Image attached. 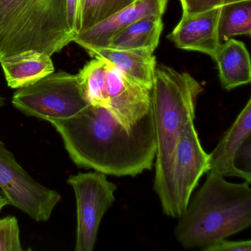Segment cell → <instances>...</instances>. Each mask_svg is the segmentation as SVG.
<instances>
[{
	"label": "cell",
	"instance_id": "obj_1",
	"mask_svg": "<svg viewBox=\"0 0 251 251\" xmlns=\"http://www.w3.org/2000/svg\"><path fill=\"white\" fill-rule=\"evenodd\" d=\"M72 161L106 176L135 177L152 170L156 136L151 111L126 127L105 107L89 104L73 117L48 120Z\"/></svg>",
	"mask_w": 251,
	"mask_h": 251
},
{
	"label": "cell",
	"instance_id": "obj_2",
	"mask_svg": "<svg viewBox=\"0 0 251 251\" xmlns=\"http://www.w3.org/2000/svg\"><path fill=\"white\" fill-rule=\"evenodd\" d=\"M251 183H230L210 172L205 183L189 201L175 228L186 249L206 248L251 225Z\"/></svg>",
	"mask_w": 251,
	"mask_h": 251
},
{
	"label": "cell",
	"instance_id": "obj_3",
	"mask_svg": "<svg viewBox=\"0 0 251 251\" xmlns=\"http://www.w3.org/2000/svg\"><path fill=\"white\" fill-rule=\"evenodd\" d=\"M203 89L188 73L156 64L151 90V107L156 136L153 189L165 214L176 145L185 125L195 120L198 97Z\"/></svg>",
	"mask_w": 251,
	"mask_h": 251
},
{
	"label": "cell",
	"instance_id": "obj_4",
	"mask_svg": "<svg viewBox=\"0 0 251 251\" xmlns=\"http://www.w3.org/2000/svg\"><path fill=\"white\" fill-rule=\"evenodd\" d=\"M74 39L67 0H0V58L30 51L51 56Z\"/></svg>",
	"mask_w": 251,
	"mask_h": 251
},
{
	"label": "cell",
	"instance_id": "obj_5",
	"mask_svg": "<svg viewBox=\"0 0 251 251\" xmlns=\"http://www.w3.org/2000/svg\"><path fill=\"white\" fill-rule=\"evenodd\" d=\"M12 104L26 115L48 121L73 117L90 103L77 75L62 72L19 88Z\"/></svg>",
	"mask_w": 251,
	"mask_h": 251
},
{
	"label": "cell",
	"instance_id": "obj_6",
	"mask_svg": "<svg viewBox=\"0 0 251 251\" xmlns=\"http://www.w3.org/2000/svg\"><path fill=\"white\" fill-rule=\"evenodd\" d=\"M67 183L74 190L77 207L75 251H92L100 224L115 201L117 185L100 172L72 175Z\"/></svg>",
	"mask_w": 251,
	"mask_h": 251
},
{
	"label": "cell",
	"instance_id": "obj_7",
	"mask_svg": "<svg viewBox=\"0 0 251 251\" xmlns=\"http://www.w3.org/2000/svg\"><path fill=\"white\" fill-rule=\"evenodd\" d=\"M0 189L8 198L10 205L36 222L48 221L61 200L59 192L33 178L1 140Z\"/></svg>",
	"mask_w": 251,
	"mask_h": 251
},
{
	"label": "cell",
	"instance_id": "obj_8",
	"mask_svg": "<svg viewBox=\"0 0 251 251\" xmlns=\"http://www.w3.org/2000/svg\"><path fill=\"white\" fill-rule=\"evenodd\" d=\"M208 170L209 154L202 148L192 120L185 125L176 145L170 202L165 215L179 218L183 214L200 179Z\"/></svg>",
	"mask_w": 251,
	"mask_h": 251
},
{
	"label": "cell",
	"instance_id": "obj_9",
	"mask_svg": "<svg viewBox=\"0 0 251 251\" xmlns=\"http://www.w3.org/2000/svg\"><path fill=\"white\" fill-rule=\"evenodd\" d=\"M108 109L126 127H132L151 111V90L108 63Z\"/></svg>",
	"mask_w": 251,
	"mask_h": 251
},
{
	"label": "cell",
	"instance_id": "obj_10",
	"mask_svg": "<svg viewBox=\"0 0 251 251\" xmlns=\"http://www.w3.org/2000/svg\"><path fill=\"white\" fill-rule=\"evenodd\" d=\"M168 0H135L126 8L95 27L79 33L73 42L86 50L107 48L111 38L132 23L149 16L163 17Z\"/></svg>",
	"mask_w": 251,
	"mask_h": 251
},
{
	"label": "cell",
	"instance_id": "obj_11",
	"mask_svg": "<svg viewBox=\"0 0 251 251\" xmlns=\"http://www.w3.org/2000/svg\"><path fill=\"white\" fill-rule=\"evenodd\" d=\"M220 8L183 15L168 39L177 48L196 51L214 57L220 46L218 20Z\"/></svg>",
	"mask_w": 251,
	"mask_h": 251
},
{
	"label": "cell",
	"instance_id": "obj_12",
	"mask_svg": "<svg viewBox=\"0 0 251 251\" xmlns=\"http://www.w3.org/2000/svg\"><path fill=\"white\" fill-rule=\"evenodd\" d=\"M251 99L248 100L230 128L209 154V170L223 177H245L235 167V158L244 143L251 138Z\"/></svg>",
	"mask_w": 251,
	"mask_h": 251
},
{
	"label": "cell",
	"instance_id": "obj_13",
	"mask_svg": "<svg viewBox=\"0 0 251 251\" xmlns=\"http://www.w3.org/2000/svg\"><path fill=\"white\" fill-rule=\"evenodd\" d=\"M93 58H101L117 67L126 75L151 89L156 60L153 52L145 50H117L109 48L87 50Z\"/></svg>",
	"mask_w": 251,
	"mask_h": 251
},
{
	"label": "cell",
	"instance_id": "obj_14",
	"mask_svg": "<svg viewBox=\"0 0 251 251\" xmlns=\"http://www.w3.org/2000/svg\"><path fill=\"white\" fill-rule=\"evenodd\" d=\"M212 58L217 64L222 86L226 90L251 83V58L242 42L232 38L220 44Z\"/></svg>",
	"mask_w": 251,
	"mask_h": 251
},
{
	"label": "cell",
	"instance_id": "obj_15",
	"mask_svg": "<svg viewBox=\"0 0 251 251\" xmlns=\"http://www.w3.org/2000/svg\"><path fill=\"white\" fill-rule=\"evenodd\" d=\"M51 56L36 51L0 58L8 86L19 89L55 72Z\"/></svg>",
	"mask_w": 251,
	"mask_h": 251
},
{
	"label": "cell",
	"instance_id": "obj_16",
	"mask_svg": "<svg viewBox=\"0 0 251 251\" xmlns=\"http://www.w3.org/2000/svg\"><path fill=\"white\" fill-rule=\"evenodd\" d=\"M164 25L162 17L149 16L137 20L114 35L107 48L145 50L153 52L159 44Z\"/></svg>",
	"mask_w": 251,
	"mask_h": 251
},
{
	"label": "cell",
	"instance_id": "obj_17",
	"mask_svg": "<svg viewBox=\"0 0 251 251\" xmlns=\"http://www.w3.org/2000/svg\"><path fill=\"white\" fill-rule=\"evenodd\" d=\"M251 33V0H240L223 5L218 20V36L223 44L234 36Z\"/></svg>",
	"mask_w": 251,
	"mask_h": 251
},
{
	"label": "cell",
	"instance_id": "obj_18",
	"mask_svg": "<svg viewBox=\"0 0 251 251\" xmlns=\"http://www.w3.org/2000/svg\"><path fill=\"white\" fill-rule=\"evenodd\" d=\"M108 67V61L97 57L86 64L77 75L89 103L106 108L109 105Z\"/></svg>",
	"mask_w": 251,
	"mask_h": 251
},
{
	"label": "cell",
	"instance_id": "obj_19",
	"mask_svg": "<svg viewBox=\"0 0 251 251\" xmlns=\"http://www.w3.org/2000/svg\"><path fill=\"white\" fill-rule=\"evenodd\" d=\"M135 0H80V32L86 31L108 20Z\"/></svg>",
	"mask_w": 251,
	"mask_h": 251
},
{
	"label": "cell",
	"instance_id": "obj_20",
	"mask_svg": "<svg viewBox=\"0 0 251 251\" xmlns=\"http://www.w3.org/2000/svg\"><path fill=\"white\" fill-rule=\"evenodd\" d=\"M20 229L15 217L0 219V251H23Z\"/></svg>",
	"mask_w": 251,
	"mask_h": 251
},
{
	"label": "cell",
	"instance_id": "obj_21",
	"mask_svg": "<svg viewBox=\"0 0 251 251\" xmlns=\"http://www.w3.org/2000/svg\"><path fill=\"white\" fill-rule=\"evenodd\" d=\"M237 1L240 0H180L183 15H190L209 11L213 8H220L226 4Z\"/></svg>",
	"mask_w": 251,
	"mask_h": 251
},
{
	"label": "cell",
	"instance_id": "obj_22",
	"mask_svg": "<svg viewBox=\"0 0 251 251\" xmlns=\"http://www.w3.org/2000/svg\"><path fill=\"white\" fill-rule=\"evenodd\" d=\"M203 251H251V241H228L226 239L218 241L202 249Z\"/></svg>",
	"mask_w": 251,
	"mask_h": 251
},
{
	"label": "cell",
	"instance_id": "obj_23",
	"mask_svg": "<svg viewBox=\"0 0 251 251\" xmlns=\"http://www.w3.org/2000/svg\"><path fill=\"white\" fill-rule=\"evenodd\" d=\"M67 7L69 24L75 37L80 32V0H67Z\"/></svg>",
	"mask_w": 251,
	"mask_h": 251
},
{
	"label": "cell",
	"instance_id": "obj_24",
	"mask_svg": "<svg viewBox=\"0 0 251 251\" xmlns=\"http://www.w3.org/2000/svg\"><path fill=\"white\" fill-rule=\"evenodd\" d=\"M10 205L9 201L8 198H6L2 190L0 189V212L2 211V210L5 208L6 205Z\"/></svg>",
	"mask_w": 251,
	"mask_h": 251
},
{
	"label": "cell",
	"instance_id": "obj_25",
	"mask_svg": "<svg viewBox=\"0 0 251 251\" xmlns=\"http://www.w3.org/2000/svg\"><path fill=\"white\" fill-rule=\"evenodd\" d=\"M4 104H5V99H4L3 97L0 95V107H2Z\"/></svg>",
	"mask_w": 251,
	"mask_h": 251
}]
</instances>
